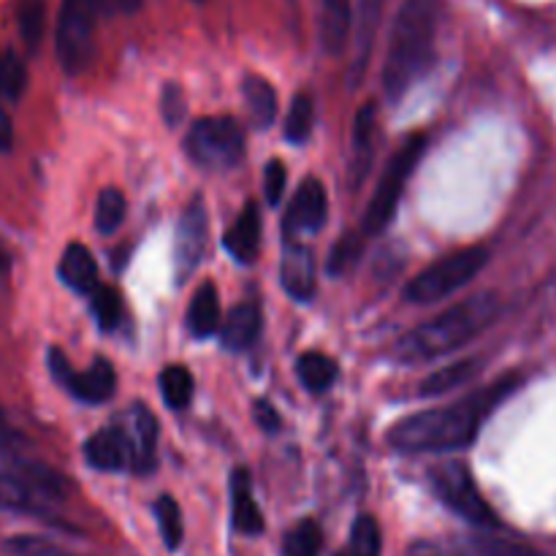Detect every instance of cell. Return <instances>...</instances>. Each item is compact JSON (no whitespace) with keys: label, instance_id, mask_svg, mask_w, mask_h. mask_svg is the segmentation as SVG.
Listing matches in <instances>:
<instances>
[{"label":"cell","instance_id":"cell-1","mask_svg":"<svg viewBox=\"0 0 556 556\" xmlns=\"http://www.w3.org/2000/svg\"><path fill=\"white\" fill-rule=\"evenodd\" d=\"M519 386L516 375L494 380L486 389L454 402V405L429 407V410L413 413L389 429L386 440L391 448L402 454H440V451L467 448L481 432L483 421L492 416L494 407Z\"/></svg>","mask_w":556,"mask_h":556},{"label":"cell","instance_id":"cell-2","mask_svg":"<svg viewBox=\"0 0 556 556\" xmlns=\"http://www.w3.org/2000/svg\"><path fill=\"white\" fill-rule=\"evenodd\" d=\"M497 313L500 299L494 296V293H476V296L454 304V307L434 315L427 324L407 331V334L391 348V358L413 367V364H427L438 362V358L443 356H451L454 351L465 348L467 342L481 337L483 331L494 324Z\"/></svg>","mask_w":556,"mask_h":556},{"label":"cell","instance_id":"cell-3","mask_svg":"<svg viewBox=\"0 0 556 556\" xmlns=\"http://www.w3.org/2000/svg\"><path fill=\"white\" fill-rule=\"evenodd\" d=\"M440 27V0H405L391 25L383 65V90L400 101L434 63Z\"/></svg>","mask_w":556,"mask_h":556},{"label":"cell","instance_id":"cell-4","mask_svg":"<svg viewBox=\"0 0 556 556\" xmlns=\"http://www.w3.org/2000/svg\"><path fill=\"white\" fill-rule=\"evenodd\" d=\"M424 150H427V136L413 134L407 136L400 144V150L391 155L389 166H386L383 177H380L378 188H375L372 199H369L367 212H364L362 231L367 233V237H378V233H383V228L394 220L402 190H405V182L413 177V172H416Z\"/></svg>","mask_w":556,"mask_h":556},{"label":"cell","instance_id":"cell-5","mask_svg":"<svg viewBox=\"0 0 556 556\" xmlns=\"http://www.w3.org/2000/svg\"><path fill=\"white\" fill-rule=\"evenodd\" d=\"M489 261L486 248H467L448 253L445 258L434 261L424 271H418L405 288V299L413 304H432L440 299L451 296V293L462 291L470 286L478 275L483 271Z\"/></svg>","mask_w":556,"mask_h":556},{"label":"cell","instance_id":"cell-6","mask_svg":"<svg viewBox=\"0 0 556 556\" xmlns=\"http://www.w3.org/2000/svg\"><path fill=\"white\" fill-rule=\"evenodd\" d=\"M98 0H63L54 27L58 63L65 74L76 76L90 65L96 49Z\"/></svg>","mask_w":556,"mask_h":556},{"label":"cell","instance_id":"cell-7","mask_svg":"<svg viewBox=\"0 0 556 556\" xmlns=\"http://www.w3.org/2000/svg\"><path fill=\"white\" fill-rule=\"evenodd\" d=\"M429 486L440 503L456 516L476 527H497V516L489 508L483 494L478 492L472 472L465 462H443L429 470Z\"/></svg>","mask_w":556,"mask_h":556},{"label":"cell","instance_id":"cell-8","mask_svg":"<svg viewBox=\"0 0 556 556\" xmlns=\"http://www.w3.org/2000/svg\"><path fill=\"white\" fill-rule=\"evenodd\" d=\"M185 150L204 168H231L244 155V134L231 117H206L190 125Z\"/></svg>","mask_w":556,"mask_h":556},{"label":"cell","instance_id":"cell-9","mask_svg":"<svg viewBox=\"0 0 556 556\" xmlns=\"http://www.w3.org/2000/svg\"><path fill=\"white\" fill-rule=\"evenodd\" d=\"M49 369H52L54 380L65 391H71L76 400L87 402V405H101V402L112 400L114 386H117V372H114L112 362H106V358H96L90 369L76 372L68 358H65V353L52 348L49 351Z\"/></svg>","mask_w":556,"mask_h":556},{"label":"cell","instance_id":"cell-10","mask_svg":"<svg viewBox=\"0 0 556 556\" xmlns=\"http://www.w3.org/2000/svg\"><path fill=\"white\" fill-rule=\"evenodd\" d=\"M206 248V210L199 199L179 217L177 239H174V271L177 280L185 282L201 264Z\"/></svg>","mask_w":556,"mask_h":556},{"label":"cell","instance_id":"cell-11","mask_svg":"<svg viewBox=\"0 0 556 556\" xmlns=\"http://www.w3.org/2000/svg\"><path fill=\"white\" fill-rule=\"evenodd\" d=\"M326 210H329V199H326L324 185L313 177L304 179L296 193H293L291 204H288L282 228H286L288 237L315 233L326 223Z\"/></svg>","mask_w":556,"mask_h":556},{"label":"cell","instance_id":"cell-12","mask_svg":"<svg viewBox=\"0 0 556 556\" xmlns=\"http://www.w3.org/2000/svg\"><path fill=\"white\" fill-rule=\"evenodd\" d=\"M87 465L103 472H119L130 467V443L125 429L103 427L96 434H90L85 443Z\"/></svg>","mask_w":556,"mask_h":556},{"label":"cell","instance_id":"cell-13","mask_svg":"<svg viewBox=\"0 0 556 556\" xmlns=\"http://www.w3.org/2000/svg\"><path fill=\"white\" fill-rule=\"evenodd\" d=\"M128 443H130V467L136 472H150L155 467L157 454V418L152 416L150 407L136 405L128 416Z\"/></svg>","mask_w":556,"mask_h":556},{"label":"cell","instance_id":"cell-14","mask_svg":"<svg viewBox=\"0 0 556 556\" xmlns=\"http://www.w3.org/2000/svg\"><path fill=\"white\" fill-rule=\"evenodd\" d=\"M353 27V0H320L318 41L331 58H340L348 47Z\"/></svg>","mask_w":556,"mask_h":556},{"label":"cell","instance_id":"cell-15","mask_svg":"<svg viewBox=\"0 0 556 556\" xmlns=\"http://www.w3.org/2000/svg\"><path fill=\"white\" fill-rule=\"evenodd\" d=\"M315 258L302 244L288 242L280 258V282L288 296L296 302H309L315 293Z\"/></svg>","mask_w":556,"mask_h":556},{"label":"cell","instance_id":"cell-16","mask_svg":"<svg viewBox=\"0 0 556 556\" xmlns=\"http://www.w3.org/2000/svg\"><path fill=\"white\" fill-rule=\"evenodd\" d=\"M223 244L237 264H253L261 250V212L255 204H248L239 212L237 220L228 226Z\"/></svg>","mask_w":556,"mask_h":556},{"label":"cell","instance_id":"cell-17","mask_svg":"<svg viewBox=\"0 0 556 556\" xmlns=\"http://www.w3.org/2000/svg\"><path fill=\"white\" fill-rule=\"evenodd\" d=\"M375 130H378V109L375 103H364L353 125V152H351V185L358 188L369 174L375 152Z\"/></svg>","mask_w":556,"mask_h":556},{"label":"cell","instance_id":"cell-18","mask_svg":"<svg viewBox=\"0 0 556 556\" xmlns=\"http://www.w3.org/2000/svg\"><path fill=\"white\" fill-rule=\"evenodd\" d=\"M58 275L60 280L76 293H87V296H90L98 288V264L85 244L74 242L63 250L58 264Z\"/></svg>","mask_w":556,"mask_h":556},{"label":"cell","instance_id":"cell-19","mask_svg":"<svg viewBox=\"0 0 556 556\" xmlns=\"http://www.w3.org/2000/svg\"><path fill=\"white\" fill-rule=\"evenodd\" d=\"M231 516L233 527L242 535H261L264 532V516L253 500V486H250V476L244 467L233 470L231 476Z\"/></svg>","mask_w":556,"mask_h":556},{"label":"cell","instance_id":"cell-20","mask_svg":"<svg viewBox=\"0 0 556 556\" xmlns=\"http://www.w3.org/2000/svg\"><path fill=\"white\" fill-rule=\"evenodd\" d=\"M389 0H358V22H356V60H353L351 79L353 85L362 76L364 65L369 63V54H372L375 36H378V27L383 22V11Z\"/></svg>","mask_w":556,"mask_h":556},{"label":"cell","instance_id":"cell-21","mask_svg":"<svg viewBox=\"0 0 556 556\" xmlns=\"http://www.w3.org/2000/svg\"><path fill=\"white\" fill-rule=\"evenodd\" d=\"M261 334V309L253 302H244L228 313L226 324H223V345L228 351H248L253 348L255 337Z\"/></svg>","mask_w":556,"mask_h":556},{"label":"cell","instance_id":"cell-22","mask_svg":"<svg viewBox=\"0 0 556 556\" xmlns=\"http://www.w3.org/2000/svg\"><path fill=\"white\" fill-rule=\"evenodd\" d=\"M188 329L193 331L199 340L212 337L220 329V299H217V288L212 286V282H201V286L195 288L188 307Z\"/></svg>","mask_w":556,"mask_h":556},{"label":"cell","instance_id":"cell-23","mask_svg":"<svg viewBox=\"0 0 556 556\" xmlns=\"http://www.w3.org/2000/svg\"><path fill=\"white\" fill-rule=\"evenodd\" d=\"M483 364L478 358H459L454 364H445V367L434 369L427 380L421 383V396H440L448 394V391L459 389V386L470 383L478 372H481Z\"/></svg>","mask_w":556,"mask_h":556},{"label":"cell","instance_id":"cell-24","mask_svg":"<svg viewBox=\"0 0 556 556\" xmlns=\"http://www.w3.org/2000/svg\"><path fill=\"white\" fill-rule=\"evenodd\" d=\"M41 494L16 472H0V510H16V514H43Z\"/></svg>","mask_w":556,"mask_h":556},{"label":"cell","instance_id":"cell-25","mask_svg":"<svg viewBox=\"0 0 556 556\" xmlns=\"http://www.w3.org/2000/svg\"><path fill=\"white\" fill-rule=\"evenodd\" d=\"M451 556H546L530 546H521V543L503 541V538L492 535H470L459 538L451 548Z\"/></svg>","mask_w":556,"mask_h":556},{"label":"cell","instance_id":"cell-26","mask_svg":"<svg viewBox=\"0 0 556 556\" xmlns=\"http://www.w3.org/2000/svg\"><path fill=\"white\" fill-rule=\"evenodd\" d=\"M244 103H248L250 119H253L255 128L266 130L277 119V92L261 76H250L244 81Z\"/></svg>","mask_w":556,"mask_h":556},{"label":"cell","instance_id":"cell-27","mask_svg":"<svg viewBox=\"0 0 556 556\" xmlns=\"http://www.w3.org/2000/svg\"><path fill=\"white\" fill-rule=\"evenodd\" d=\"M296 372H299V380H302L313 394H324V391H329L331 386H334L340 369H337V362L331 356H326V353H318V351H309L304 353V356H299Z\"/></svg>","mask_w":556,"mask_h":556},{"label":"cell","instance_id":"cell-28","mask_svg":"<svg viewBox=\"0 0 556 556\" xmlns=\"http://www.w3.org/2000/svg\"><path fill=\"white\" fill-rule=\"evenodd\" d=\"M161 394L172 410H185L193 400V375L182 364H172L161 372Z\"/></svg>","mask_w":556,"mask_h":556},{"label":"cell","instance_id":"cell-29","mask_svg":"<svg viewBox=\"0 0 556 556\" xmlns=\"http://www.w3.org/2000/svg\"><path fill=\"white\" fill-rule=\"evenodd\" d=\"M20 476L25 478V481L30 483V486L36 489L43 500H63V497H68V492H71L68 481H65L60 472H54L52 467H47V465L25 462V465H20Z\"/></svg>","mask_w":556,"mask_h":556},{"label":"cell","instance_id":"cell-30","mask_svg":"<svg viewBox=\"0 0 556 556\" xmlns=\"http://www.w3.org/2000/svg\"><path fill=\"white\" fill-rule=\"evenodd\" d=\"M125 215H128V201H125L123 190L103 188L96 204V228L101 233H114L123 226Z\"/></svg>","mask_w":556,"mask_h":556},{"label":"cell","instance_id":"cell-31","mask_svg":"<svg viewBox=\"0 0 556 556\" xmlns=\"http://www.w3.org/2000/svg\"><path fill=\"white\" fill-rule=\"evenodd\" d=\"M155 516H157V527H161V535H163V543H166V548L168 552H177L185 535L182 510H179L177 500H174L172 494H161V497L155 500Z\"/></svg>","mask_w":556,"mask_h":556},{"label":"cell","instance_id":"cell-32","mask_svg":"<svg viewBox=\"0 0 556 556\" xmlns=\"http://www.w3.org/2000/svg\"><path fill=\"white\" fill-rule=\"evenodd\" d=\"M16 25H20L22 41L27 49H38L43 38V25H47V3L43 0H20L16 9Z\"/></svg>","mask_w":556,"mask_h":556},{"label":"cell","instance_id":"cell-33","mask_svg":"<svg viewBox=\"0 0 556 556\" xmlns=\"http://www.w3.org/2000/svg\"><path fill=\"white\" fill-rule=\"evenodd\" d=\"M380 546H383V538H380L378 521L364 514L353 521L348 552L337 556H380Z\"/></svg>","mask_w":556,"mask_h":556},{"label":"cell","instance_id":"cell-34","mask_svg":"<svg viewBox=\"0 0 556 556\" xmlns=\"http://www.w3.org/2000/svg\"><path fill=\"white\" fill-rule=\"evenodd\" d=\"M320 548H324V532L313 519L299 521L282 541V554L286 556H318Z\"/></svg>","mask_w":556,"mask_h":556},{"label":"cell","instance_id":"cell-35","mask_svg":"<svg viewBox=\"0 0 556 556\" xmlns=\"http://www.w3.org/2000/svg\"><path fill=\"white\" fill-rule=\"evenodd\" d=\"M315 123V106L313 98L307 92H299L291 101V109L286 114V136L293 144H302V141L309 139Z\"/></svg>","mask_w":556,"mask_h":556},{"label":"cell","instance_id":"cell-36","mask_svg":"<svg viewBox=\"0 0 556 556\" xmlns=\"http://www.w3.org/2000/svg\"><path fill=\"white\" fill-rule=\"evenodd\" d=\"M92 315H96L98 326L106 331L117 329L119 320H123V299H119V291L112 286H98L96 291L90 293Z\"/></svg>","mask_w":556,"mask_h":556},{"label":"cell","instance_id":"cell-37","mask_svg":"<svg viewBox=\"0 0 556 556\" xmlns=\"http://www.w3.org/2000/svg\"><path fill=\"white\" fill-rule=\"evenodd\" d=\"M364 237H367L364 231L345 233V237H342L340 242L331 248V255H329V275L331 277L345 275V271H351L353 266L358 264V258H362V253H364Z\"/></svg>","mask_w":556,"mask_h":556},{"label":"cell","instance_id":"cell-38","mask_svg":"<svg viewBox=\"0 0 556 556\" xmlns=\"http://www.w3.org/2000/svg\"><path fill=\"white\" fill-rule=\"evenodd\" d=\"M27 71L22 60L11 52H0V98L16 101L25 92Z\"/></svg>","mask_w":556,"mask_h":556},{"label":"cell","instance_id":"cell-39","mask_svg":"<svg viewBox=\"0 0 556 556\" xmlns=\"http://www.w3.org/2000/svg\"><path fill=\"white\" fill-rule=\"evenodd\" d=\"M9 548L16 556H76V554H71V552H63V548H58V546H54V543L43 541V538H36V535H16V538H11Z\"/></svg>","mask_w":556,"mask_h":556},{"label":"cell","instance_id":"cell-40","mask_svg":"<svg viewBox=\"0 0 556 556\" xmlns=\"http://www.w3.org/2000/svg\"><path fill=\"white\" fill-rule=\"evenodd\" d=\"M286 182H288L286 163H282V161H269V163H266L264 190H266V201H269L271 206L280 204L282 193H286Z\"/></svg>","mask_w":556,"mask_h":556},{"label":"cell","instance_id":"cell-41","mask_svg":"<svg viewBox=\"0 0 556 556\" xmlns=\"http://www.w3.org/2000/svg\"><path fill=\"white\" fill-rule=\"evenodd\" d=\"M163 117H166L168 128L182 123L185 98H182V90H179V85H166V90H163Z\"/></svg>","mask_w":556,"mask_h":556},{"label":"cell","instance_id":"cell-42","mask_svg":"<svg viewBox=\"0 0 556 556\" xmlns=\"http://www.w3.org/2000/svg\"><path fill=\"white\" fill-rule=\"evenodd\" d=\"M255 424H258L266 434H275L277 429H280L282 418H280V413L269 405V402L261 400V402H255Z\"/></svg>","mask_w":556,"mask_h":556},{"label":"cell","instance_id":"cell-43","mask_svg":"<svg viewBox=\"0 0 556 556\" xmlns=\"http://www.w3.org/2000/svg\"><path fill=\"white\" fill-rule=\"evenodd\" d=\"M11 144H14V125L5 109L0 106V152H9Z\"/></svg>","mask_w":556,"mask_h":556},{"label":"cell","instance_id":"cell-44","mask_svg":"<svg viewBox=\"0 0 556 556\" xmlns=\"http://www.w3.org/2000/svg\"><path fill=\"white\" fill-rule=\"evenodd\" d=\"M98 5L101 9H112V11H125V14H130V11H136L141 5V0H98Z\"/></svg>","mask_w":556,"mask_h":556},{"label":"cell","instance_id":"cell-45","mask_svg":"<svg viewBox=\"0 0 556 556\" xmlns=\"http://www.w3.org/2000/svg\"><path fill=\"white\" fill-rule=\"evenodd\" d=\"M407 556H438V546H432V543H413Z\"/></svg>","mask_w":556,"mask_h":556},{"label":"cell","instance_id":"cell-46","mask_svg":"<svg viewBox=\"0 0 556 556\" xmlns=\"http://www.w3.org/2000/svg\"><path fill=\"white\" fill-rule=\"evenodd\" d=\"M9 424H5V418H3V413H0V443H5V440H9Z\"/></svg>","mask_w":556,"mask_h":556},{"label":"cell","instance_id":"cell-47","mask_svg":"<svg viewBox=\"0 0 556 556\" xmlns=\"http://www.w3.org/2000/svg\"><path fill=\"white\" fill-rule=\"evenodd\" d=\"M5 269V258H3V253H0V271Z\"/></svg>","mask_w":556,"mask_h":556}]
</instances>
